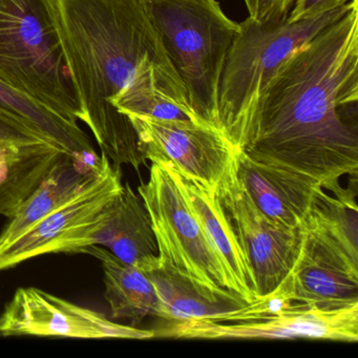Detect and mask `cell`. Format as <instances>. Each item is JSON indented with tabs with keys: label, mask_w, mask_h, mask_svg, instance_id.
Returning a JSON list of instances; mask_svg holds the SVG:
<instances>
[{
	"label": "cell",
	"mask_w": 358,
	"mask_h": 358,
	"mask_svg": "<svg viewBox=\"0 0 358 358\" xmlns=\"http://www.w3.org/2000/svg\"><path fill=\"white\" fill-rule=\"evenodd\" d=\"M121 169L106 157L97 177L71 200L52 211L22 236L0 247V270L49 253H66L73 238L93 225L122 192Z\"/></svg>",
	"instance_id": "cell-10"
},
{
	"label": "cell",
	"mask_w": 358,
	"mask_h": 358,
	"mask_svg": "<svg viewBox=\"0 0 358 358\" xmlns=\"http://www.w3.org/2000/svg\"><path fill=\"white\" fill-rule=\"evenodd\" d=\"M249 17L259 24L286 20L295 0H244Z\"/></svg>",
	"instance_id": "cell-22"
},
{
	"label": "cell",
	"mask_w": 358,
	"mask_h": 358,
	"mask_svg": "<svg viewBox=\"0 0 358 358\" xmlns=\"http://www.w3.org/2000/svg\"><path fill=\"white\" fill-rule=\"evenodd\" d=\"M148 6L192 110L203 124L219 131L220 81L240 24L217 0H148Z\"/></svg>",
	"instance_id": "cell-5"
},
{
	"label": "cell",
	"mask_w": 358,
	"mask_h": 358,
	"mask_svg": "<svg viewBox=\"0 0 358 358\" xmlns=\"http://www.w3.org/2000/svg\"><path fill=\"white\" fill-rule=\"evenodd\" d=\"M0 334L73 338L146 339L152 330L113 322L95 310L75 305L41 289L20 288L0 315Z\"/></svg>",
	"instance_id": "cell-9"
},
{
	"label": "cell",
	"mask_w": 358,
	"mask_h": 358,
	"mask_svg": "<svg viewBox=\"0 0 358 358\" xmlns=\"http://www.w3.org/2000/svg\"><path fill=\"white\" fill-rule=\"evenodd\" d=\"M83 253L93 255L101 263L104 297L114 320H127L129 326L137 327L148 316L161 317L160 299L148 272L124 263L98 245L87 247Z\"/></svg>",
	"instance_id": "cell-17"
},
{
	"label": "cell",
	"mask_w": 358,
	"mask_h": 358,
	"mask_svg": "<svg viewBox=\"0 0 358 358\" xmlns=\"http://www.w3.org/2000/svg\"><path fill=\"white\" fill-rule=\"evenodd\" d=\"M68 154L34 125L0 108V215L13 217L48 171Z\"/></svg>",
	"instance_id": "cell-12"
},
{
	"label": "cell",
	"mask_w": 358,
	"mask_h": 358,
	"mask_svg": "<svg viewBox=\"0 0 358 358\" xmlns=\"http://www.w3.org/2000/svg\"><path fill=\"white\" fill-rule=\"evenodd\" d=\"M351 0H295L287 20L290 22L310 20L343 7Z\"/></svg>",
	"instance_id": "cell-23"
},
{
	"label": "cell",
	"mask_w": 358,
	"mask_h": 358,
	"mask_svg": "<svg viewBox=\"0 0 358 358\" xmlns=\"http://www.w3.org/2000/svg\"><path fill=\"white\" fill-rule=\"evenodd\" d=\"M355 0L310 20L259 24L246 18L228 52L220 81L217 129L238 152L255 138L264 98L299 47L345 15Z\"/></svg>",
	"instance_id": "cell-3"
},
{
	"label": "cell",
	"mask_w": 358,
	"mask_h": 358,
	"mask_svg": "<svg viewBox=\"0 0 358 358\" xmlns=\"http://www.w3.org/2000/svg\"><path fill=\"white\" fill-rule=\"evenodd\" d=\"M173 169L209 242L225 266L232 291L247 303H252L257 299L252 270L221 198L208 186Z\"/></svg>",
	"instance_id": "cell-16"
},
{
	"label": "cell",
	"mask_w": 358,
	"mask_h": 358,
	"mask_svg": "<svg viewBox=\"0 0 358 358\" xmlns=\"http://www.w3.org/2000/svg\"><path fill=\"white\" fill-rule=\"evenodd\" d=\"M0 108L22 117L71 154L95 150L89 136L78 123L66 120L3 81H0Z\"/></svg>",
	"instance_id": "cell-21"
},
{
	"label": "cell",
	"mask_w": 358,
	"mask_h": 358,
	"mask_svg": "<svg viewBox=\"0 0 358 358\" xmlns=\"http://www.w3.org/2000/svg\"><path fill=\"white\" fill-rule=\"evenodd\" d=\"M238 178L255 206L271 221L299 229L322 186L275 165L238 154Z\"/></svg>",
	"instance_id": "cell-14"
},
{
	"label": "cell",
	"mask_w": 358,
	"mask_h": 358,
	"mask_svg": "<svg viewBox=\"0 0 358 358\" xmlns=\"http://www.w3.org/2000/svg\"><path fill=\"white\" fill-rule=\"evenodd\" d=\"M0 81L70 122H83L54 0H0Z\"/></svg>",
	"instance_id": "cell-4"
},
{
	"label": "cell",
	"mask_w": 358,
	"mask_h": 358,
	"mask_svg": "<svg viewBox=\"0 0 358 358\" xmlns=\"http://www.w3.org/2000/svg\"><path fill=\"white\" fill-rule=\"evenodd\" d=\"M106 158L103 152L99 156L93 150L68 154L59 159L20 205L17 213L10 217L0 234V247L22 236L91 183L101 171Z\"/></svg>",
	"instance_id": "cell-15"
},
{
	"label": "cell",
	"mask_w": 358,
	"mask_h": 358,
	"mask_svg": "<svg viewBox=\"0 0 358 358\" xmlns=\"http://www.w3.org/2000/svg\"><path fill=\"white\" fill-rule=\"evenodd\" d=\"M295 299L322 309L358 303V278L345 271L332 257L301 243L291 270Z\"/></svg>",
	"instance_id": "cell-18"
},
{
	"label": "cell",
	"mask_w": 358,
	"mask_h": 358,
	"mask_svg": "<svg viewBox=\"0 0 358 358\" xmlns=\"http://www.w3.org/2000/svg\"><path fill=\"white\" fill-rule=\"evenodd\" d=\"M358 102V0L336 22L299 47L264 98L255 160L297 173L343 202L355 194L339 179L357 178L358 137L341 110Z\"/></svg>",
	"instance_id": "cell-1"
},
{
	"label": "cell",
	"mask_w": 358,
	"mask_h": 358,
	"mask_svg": "<svg viewBox=\"0 0 358 358\" xmlns=\"http://www.w3.org/2000/svg\"><path fill=\"white\" fill-rule=\"evenodd\" d=\"M161 305V318L167 322H184L211 318L247 305L242 299H213L198 290L192 282L175 272L159 266L148 272Z\"/></svg>",
	"instance_id": "cell-20"
},
{
	"label": "cell",
	"mask_w": 358,
	"mask_h": 358,
	"mask_svg": "<svg viewBox=\"0 0 358 358\" xmlns=\"http://www.w3.org/2000/svg\"><path fill=\"white\" fill-rule=\"evenodd\" d=\"M155 336L184 339H286L308 337L356 343L358 303L338 309H322L295 303L275 313L231 322L206 318L169 322Z\"/></svg>",
	"instance_id": "cell-8"
},
{
	"label": "cell",
	"mask_w": 358,
	"mask_h": 358,
	"mask_svg": "<svg viewBox=\"0 0 358 358\" xmlns=\"http://www.w3.org/2000/svg\"><path fill=\"white\" fill-rule=\"evenodd\" d=\"M219 196L250 264L255 299L266 296L292 270L301 250V230L285 227L266 217L238 175Z\"/></svg>",
	"instance_id": "cell-11"
},
{
	"label": "cell",
	"mask_w": 358,
	"mask_h": 358,
	"mask_svg": "<svg viewBox=\"0 0 358 358\" xmlns=\"http://www.w3.org/2000/svg\"><path fill=\"white\" fill-rule=\"evenodd\" d=\"M138 192L150 215L160 267L179 274L207 296L242 299L232 291L225 266L192 210L175 169L154 161L148 183L141 184Z\"/></svg>",
	"instance_id": "cell-6"
},
{
	"label": "cell",
	"mask_w": 358,
	"mask_h": 358,
	"mask_svg": "<svg viewBox=\"0 0 358 358\" xmlns=\"http://www.w3.org/2000/svg\"><path fill=\"white\" fill-rule=\"evenodd\" d=\"M127 118L146 160L166 163L217 194L238 175V152L217 129L192 121Z\"/></svg>",
	"instance_id": "cell-7"
},
{
	"label": "cell",
	"mask_w": 358,
	"mask_h": 358,
	"mask_svg": "<svg viewBox=\"0 0 358 358\" xmlns=\"http://www.w3.org/2000/svg\"><path fill=\"white\" fill-rule=\"evenodd\" d=\"M54 7L83 123L115 166L139 173L148 160L131 121L113 102L140 77L178 74L148 0H54Z\"/></svg>",
	"instance_id": "cell-2"
},
{
	"label": "cell",
	"mask_w": 358,
	"mask_h": 358,
	"mask_svg": "<svg viewBox=\"0 0 358 358\" xmlns=\"http://www.w3.org/2000/svg\"><path fill=\"white\" fill-rule=\"evenodd\" d=\"M94 245L104 247L121 261L145 272L160 266L158 245L148 209L129 183L96 223L73 238L66 253H83Z\"/></svg>",
	"instance_id": "cell-13"
},
{
	"label": "cell",
	"mask_w": 358,
	"mask_h": 358,
	"mask_svg": "<svg viewBox=\"0 0 358 358\" xmlns=\"http://www.w3.org/2000/svg\"><path fill=\"white\" fill-rule=\"evenodd\" d=\"M357 211L356 202L333 198L320 187L299 230L358 264Z\"/></svg>",
	"instance_id": "cell-19"
}]
</instances>
